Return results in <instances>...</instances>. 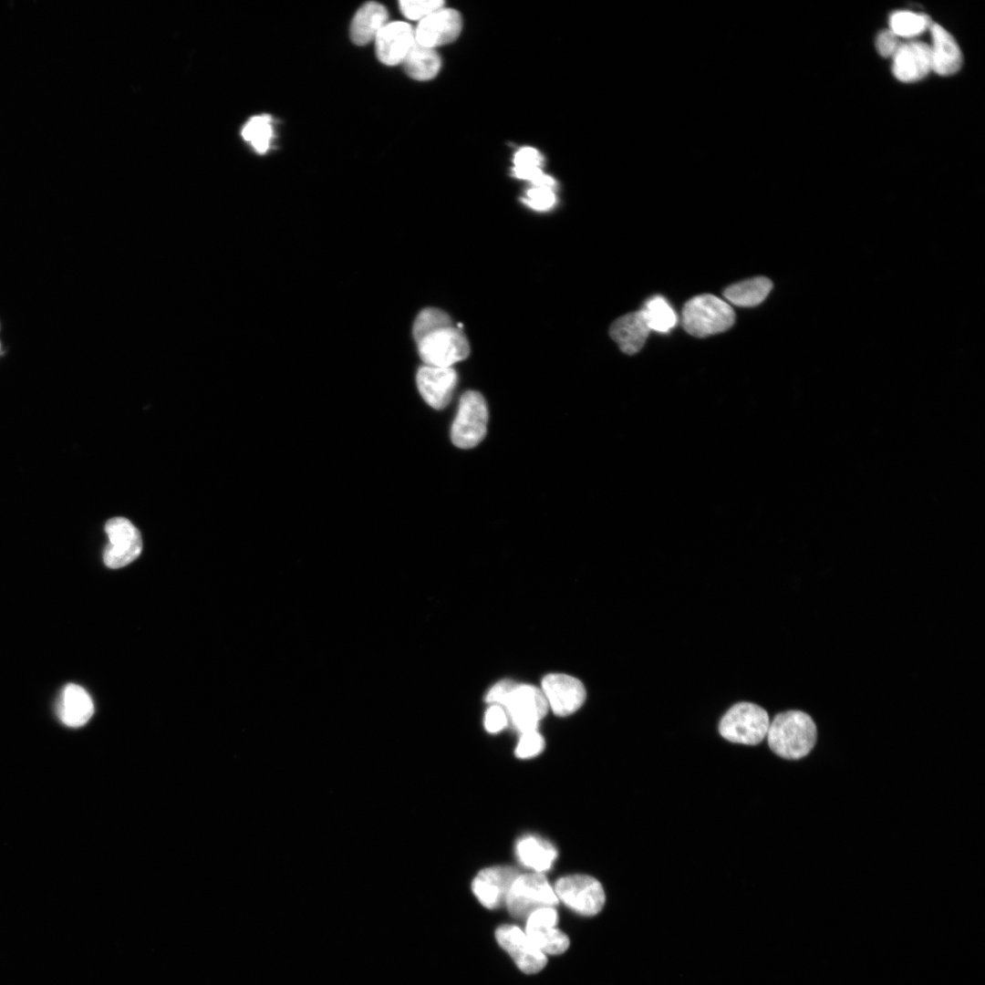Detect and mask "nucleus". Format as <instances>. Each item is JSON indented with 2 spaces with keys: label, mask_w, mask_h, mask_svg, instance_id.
<instances>
[{
  "label": "nucleus",
  "mask_w": 985,
  "mask_h": 985,
  "mask_svg": "<svg viewBox=\"0 0 985 985\" xmlns=\"http://www.w3.org/2000/svg\"><path fill=\"white\" fill-rule=\"evenodd\" d=\"M558 921L554 907L539 908L526 918L525 934L544 954L560 955L569 947L568 937L555 928Z\"/></svg>",
  "instance_id": "9b49d317"
},
{
  "label": "nucleus",
  "mask_w": 985,
  "mask_h": 985,
  "mask_svg": "<svg viewBox=\"0 0 985 985\" xmlns=\"http://www.w3.org/2000/svg\"><path fill=\"white\" fill-rule=\"evenodd\" d=\"M770 749L778 756L797 760L808 755L817 741V726L802 710H787L774 716L766 734Z\"/></svg>",
  "instance_id": "f257e3e1"
},
{
  "label": "nucleus",
  "mask_w": 985,
  "mask_h": 985,
  "mask_svg": "<svg viewBox=\"0 0 985 985\" xmlns=\"http://www.w3.org/2000/svg\"><path fill=\"white\" fill-rule=\"evenodd\" d=\"M487 423L488 408L483 396L474 390L464 392L451 425L452 443L461 449L477 446L486 435Z\"/></svg>",
  "instance_id": "39448f33"
},
{
  "label": "nucleus",
  "mask_w": 985,
  "mask_h": 985,
  "mask_svg": "<svg viewBox=\"0 0 985 985\" xmlns=\"http://www.w3.org/2000/svg\"><path fill=\"white\" fill-rule=\"evenodd\" d=\"M508 717L499 705L492 704L485 712L484 727L490 733H497L507 725Z\"/></svg>",
  "instance_id": "2f4dec72"
},
{
  "label": "nucleus",
  "mask_w": 985,
  "mask_h": 985,
  "mask_svg": "<svg viewBox=\"0 0 985 985\" xmlns=\"http://www.w3.org/2000/svg\"><path fill=\"white\" fill-rule=\"evenodd\" d=\"M0 349H1V344H0Z\"/></svg>",
  "instance_id": "f704fd0d"
},
{
  "label": "nucleus",
  "mask_w": 985,
  "mask_h": 985,
  "mask_svg": "<svg viewBox=\"0 0 985 985\" xmlns=\"http://www.w3.org/2000/svg\"><path fill=\"white\" fill-rule=\"evenodd\" d=\"M406 73L416 80L433 78L440 71L441 60L434 48L417 42L410 49L402 61Z\"/></svg>",
  "instance_id": "5701e85b"
},
{
  "label": "nucleus",
  "mask_w": 985,
  "mask_h": 985,
  "mask_svg": "<svg viewBox=\"0 0 985 985\" xmlns=\"http://www.w3.org/2000/svg\"><path fill=\"white\" fill-rule=\"evenodd\" d=\"M544 748V740L537 731L522 733L514 750L519 759H530L539 755Z\"/></svg>",
  "instance_id": "c756f323"
},
{
  "label": "nucleus",
  "mask_w": 985,
  "mask_h": 985,
  "mask_svg": "<svg viewBox=\"0 0 985 985\" xmlns=\"http://www.w3.org/2000/svg\"><path fill=\"white\" fill-rule=\"evenodd\" d=\"M932 23L928 15L897 11L890 16L889 29L898 37H913L929 29Z\"/></svg>",
  "instance_id": "bb28decb"
},
{
  "label": "nucleus",
  "mask_w": 985,
  "mask_h": 985,
  "mask_svg": "<svg viewBox=\"0 0 985 985\" xmlns=\"http://www.w3.org/2000/svg\"><path fill=\"white\" fill-rule=\"evenodd\" d=\"M650 330L667 333L677 323V316L667 300L655 296L649 298L642 309Z\"/></svg>",
  "instance_id": "a878e982"
},
{
  "label": "nucleus",
  "mask_w": 985,
  "mask_h": 985,
  "mask_svg": "<svg viewBox=\"0 0 985 985\" xmlns=\"http://www.w3.org/2000/svg\"><path fill=\"white\" fill-rule=\"evenodd\" d=\"M374 40L378 60L395 66L402 63L416 43L415 30L406 22H390L380 29Z\"/></svg>",
  "instance_id": "dca6fc26"
},
{
  "label": "nucleus",
  "mask_w": 985,
  "mask_h": 985,
  "mask_svg": "<svg viewBox=\"0 0 985 985\" xmlns=\"http://www.w3.org/2000/svg\"><path fill=\"white\" fill-rule=\"evenodd\" d=\"M542 691L548 706L558 716L576 711L586 700L582 682L565 674H548L542 680Z\"/></svg>",
  "instance_id": "ddd939ff"
},
{
  "label": "nucleus",
  "mask_w": 985,
  "mask_h": 985,
  "mask_svg": "<svg viewBox=\"0 0 985 985\" xmlns=\"http://www.w3.org/2000/svg\"><path fill=\"white\" fill-rule=\"evenodd\" d=\"M388 11L377 2L364 4L356 13L350 26V36L356 45H366L375 39L388 23Z\"/></svg>",
  "instance_id": "4be33fe9"
},
{
  "label": "nucleus",
  "mask_w": 985,
  "mask_h": 985,
  "mask_svg": "<svg viewBox=\"0 0 985 985\" xmlns=\"http://www.w3.org/2000/svg\"><path fill=\"white\" fill-rule=\"evenodd\" d=\"M555 893L566 907L582 916L598 914L606 901L601 883L587 875H570L560 877L555 885Z\"/></svg>",
  "instance_id": "0eeeda50"
},
{
  "label": "nucleus",
  "mask_w": 985,
  "mask_h": 985,
  "mask_svg": "<svg viewBox=\"0 0 985 985\" xmlns=\"http://www.w3.org/2000/svg\"><path fill=\"white\" fill-rule=\"evenodd\" d=\"M515 855L524 867L543 874L551 869L557 851L549 841L534 835H526L517 841Z\"/></svg>",
  "instance_id": "412c9836"
},
{
  "label": "nucleus",
  "mask_w": 985,
  "mask_h": 985,
  "mask_svg": "<svg viewBox=\"0 0 985 985\" xmlns=\"http://www.w3.org/2000/svg\"><path fill=\"white\" fill-rule=\"evenodd\" d=\"M499 706L505 710L514 728L521 733L536 731L540 720L548 710V703L542 690L534 686L517 683Z\"/></svg>",
  "instance_id": "6e6552de"
},
{
  "label": "nucleus",
  "mask_w": 985,
  "mask_h": 985,
  "mask_svg": "<svg viewBox=\"0 0 985 985\" xmlns=\"http://www.w3.org/2000/svg\"><path fill=\"white\" fill-rule=\"evenodd\" d=\"M242 138L259 154H264L271 147L274 138L273 120L270 115L251 117L241 130Z\"/></svg>",
  "instance_id": "393cba45"
},
{
  "label": "nucleus",
  "mask_w": 985,
  "mask_h": 985,
  "mask_svg": "<svg viewBox=\"0 0 985 985\" xmlns=\"http://www.w3.org/2000/svg\"><path fill=\"white\" fill-rule=\"evenodd\" d=\"M498 944L512 957L517 967L527 974L542 970L547 959L519 927L503 925L495 931Z\"/></svg>",
  "instance_id": "9d476101"
},
{
  "label": "nucleus",
  "mask_w": 985,
  "mask_h": 985,
  "mask_svg": "<svg viewBox=\"0 0 985 985\" xmlns=\"http://www.w3.org/2000/svg\"><path fill=\"white\" fill-rule=\"evenodd\" d=\"M524 202L536 211H547L555 203L554 189L533 186L526 192Z\"/></svg>",
  "instance_id": "7c9ffc66"
},
{
  "label": "nucleus",
  "mask_w": 985,
  "mask_h": 985,
  "mask_svg": "<svg viewBox=\"0 0 985 985\" xmlns=\"http://www.w3.org/2000/svg\"><path fill=\"white\" fill-rule=\"evenodd\" d=\"M542 161L541 154L531 147L519 150L513 159L514 168H540Z\"/></svg>",
  "instance_id": "72a5a7b5"
},
{
  "label": "nucleus",
  "mask_w": 985,
  "mask_h": 985,
  "mask_svg": "<svg viewBox=\"0 0 985 985\" xmlns=\"http://www.w3.org/2000/svg\"><path fill=\"white\" fill-rule=\"evenodd\" d=\"M452 325V320L447 313L439 308L427 307L419 313L414 321L413 337L417 342L435 330Z\"/></svg>",
  "instance_id": "cd10ccee"
},
{
  "label": "nucleus",
  "mask_w": 985,
  "mask_h": 985,
  "mask_svg": "<svg viewBox=\"0 0 985 985\" xmlns=\"http://www.w3.org/2000/svg\"><path fill=\"white\" fill-rule=\"evenodd\" d=\"M109 543L103 552L104 564L109 568H120L133 562L142 550L140 531L127 518L114 517L105 524Z\"/></svg>",
  "instance_id": "1a4fd4ad"
},
{
  "label": "nucleus",
  "mask_w": 985,
  "mask_h": 985,
  "mask_svg": "<svg viewBox=\"0 0 985 985\" xmlns=\"http://www.w3.org/2000/svg\"><path fill=\"white\" fill-rule=\"evenodd\" d=\"M558 904L554 887L540 873L519 875L511 886L505 905L515 918L526 919L534 911Z\"/></svg>",
  "instance_id": "20e7f679"
},
{
  "label": "nucleus",
  "mask_w": 985,
  "mask_h": 985,
  "mask_svg": "<svg viewBox=\"0 0 985 985\" xmlns=\"http://www.w3.org/2000/svg\"><path fill=\"white\" fill-rule=\"evenodd\" d=\"M735 314L724 300L710 294L692 297L683 306L681 323L690 335L704 337L726 331L734 324Z\"/></svg>",
  "instance_id": "f03ea898"
},
{
  "label": "nucleus",
  "mask_w": 985,
  "mask_h": 985,
  "mask_svg": "<svg viewBox=\"0 0 985 985\" xmlns=\"http://www.w3.org/2000/svg\"><path fill=\"white\" fill-rule=\"evenodd\" d=\"M901 44L900 37L890 29L881 31L876 40V50L884 57H892Z\"/></svg>",
  "instance_id": "473e14b6"
},
{
  "label": "nucleus",
  "mask_w": 985,
  "mask_h": 985,
  "mask_svg": "<svg viewBox=\"0 0 985 985\" xmlns=\"http://www.w3.org/2000/svg\"><path fill=\"white\" fill-rule=\"evenodd\" d=\"M770 717L761 706L741 701L731 706L719 723L720 734L729 741L746 745L760 743L770 725Z\"/></svg>",
  "instance_id": "7ed1b4c3"
},
{
  "label": "nucleus",
  "mask_w": 985,
  "mask_h": 985,
  "mask_svg": "<svg viewBox=\"0 0 985 985\" xmlns=\"http://www.w3.org/2000/svg\"><path fill=\"white\" fill-rule=\"evenodd\" d=\"M519 875V870L511 866L486 867L474 877L472 890L483 907L498 908L505 905L511 886Z\"/></svg>",
  "instance_id": "f8f14e48"
},
{
  "label": "nucleus",
  "mask_w": 985,
  "mask_h": 985,
  "mask_svg": "<svg viewBox=\"0 0 985 985\" xmlns=\"http://www.w3.org/2000/svg\"><path fill=\"white\" fill-rule=\"evenodd\" d=\"M416 382L425 402L435 410H441L451 399L458 375L452 368L424 365L417 372Z\"/></svg>",
  "instance_id": "2eb2a0df"
},
{
  "label": "nucleus",
  "mask_w": 985,
  "mask_h": 985,
  "mask_svg": "<svg viewBox=\"0 0 985 985\" xmlns=\"http://www.w3.org/2000/svg\"><path fill=\"white\" fill-rule=\"evenodd\" d=\"M416 343L419 355L427 366L452 368L470 352L464 333L453 325L435 330Z\"/></svg>",
  "instance_id": "423d86ee"
},
{
  "label": "nucleus",
  "mask_w": 985,
  "mask_h": 985,
  "mask_svg": "<svg viewBox=\"0 0 985 985\" xmlns=\"http://www.w3.org/2000/svg\"><path fill=\"white\" fill-rule=\"evenodd\" d=\"M929 31L932 71L940 76L957 73L962 66V54L957 41L938 24L932 23Z\"/></svg>",
  "instance_id": "a211bd4d"
},
{
  "label": "nucleus",
  "mask_w": 985,
  "mask_h": 985,
  "mask_svg": "<svg viewBox=\"0 0 985 985\" xmlns=\"http://www.w3.org/2000/svg\"><path fill=\"white\" fill-rule=\"evenodd\" d=\"M441 0H402L399 8L405 17L410 20H422L433 12L443 7Z\"/></svg>",
  "instance_id": "c85d7f7f"
},
{
  "label": "nucleus",
  "mask_w": 985,
  "mask_h": 985,
  "mask_svg": "<svg viewBox=\"0 0 985 985\" xmlns=\"http://www.w3.org/2000/svg\"><path fill=\"white\" fill-rule=\"evenodd\" d=\"M57 710L64 724L78 728L91 718L94 705L89 694L81 686L70 683L61 691Z\"/></svg>",
  "instance_id": "aec40b11"
},
{
  "label": "nucleus",
  "mask_w": 985,
  "mask_h": 985,
  "mask_svg": "<svg viewBox=\"0 0 985 985\" xmlns=\"http://www.w3.org/2000/svg\"><path fill=\"white\" fill-rule=\"evenodd\" d=\"M461 14L451 8L442 7L420 20L415 30V39L420 45L434 48L454 41L461 33Z\"/></svg>",
  "instance_id": "4468645a"
},
{
  "label": "nucleus",
  "mask_w": 985,
  "mask_h": 985,
  "mask_svg": "<svg viewBox=\"0 0 985 985\" xmlns=\"http://www.w3.org/2000/svg\"><path fill=\"white\" fill-rule=\"evenodd\" d=\"M649 332L642 309L622 316L610 327L611 337L627 355H633L642 348Z\"/></svg>",
  "instance_id": "6ab92c4d"
},
{
  "label": "nucleus",
  "mask_w": 985,
  "mask_h": 985,
  "mask_svg": "<svg viewBox=\"0 0 985 985\" xmlns=\"http://www.w3.org/2000/svg\"><path fill=\"white\" fill-rule=\"evenodd\" d=\"M772 288V283L769 278L758 276L728 286L723 295L733 305L754 306L766 298Z\"/></svg>",
  "instance_id": "b1692460"
},
{
  "label": "nucleus",
  "mask_w": 985,
  "mask_h": 985,
  "mask_svg": "<svg viewBox=\"0 0 985 985\" xmlns=\"http://www.w3.org/2000/svg\"><path fill=\"white\" fill-rule=\"evenodd\" d=\"M892 61L893 74L902 82L921 80L932 71L929 45L921 41L902 43Z\"/></svg>",
  "instance_id": "f3484780"
}]
</instances>
